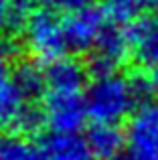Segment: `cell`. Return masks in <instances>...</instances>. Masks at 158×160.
Returning <instances> with one entry per match:
<instances>
[{
  "label": "cell",
  "instance_id": "7",
  "mask_svg": "<svg viewBox=\"0 0 158 160\" xmlns=\"http://www.w3.org/2000/svg\"><path fill=\"white\" fill-rule=\"evenodd\" d=\"M132 57V47L128 39V31L118 24L106 27L99 41L95 43L89 57V71L93 75H107L120 71Z\"/></svg>",
  "mask_w": 158,
  "mask_h": 160
},
{
  "label": "cell",
  "instance_id": "6",
  "mask_svg": "<svg viewBox=\"0 0 158 160\" xmlns=\"http://www.w3.org/2000/svg\"><path fill=\"white\" fill-rule=\"evenodd\" d=\"M45 126L41 109L31 106V99L14 85L8 83L0 89V130L31 134Z\"/></svg>",
  "mask_w": 158,
  "mask_h": 160
},
{
  "label": "cell",
  "instance_id": "15",
  "mask_svg": "<svg viewBox=\"0 0 158 160\" xmlns=\"http://www.w3.org/2000/svg\"><path fill=\"white\" fill-rule=\"evenodd\" d=\"M37 10V0H12L10 2V31H22L27 20Z\"/></svg>",
  "mask_w": 158,
  "mask_h": 160
},
{
  "label": "cell",
  "instance_id": "17",
  "mask_svg": "<svg viewBox=\"0 0 158 160\" xmlns=\"http://www.w3.org/2000/svg\"><path fill=\"white\" fill-rule=\"evenodd\" d=\"M41 4H45L47 8H53V10H79V8H87V6H95L97 0H39Z\"/></svg>",
  "mask_w": 158,
  "mask_h": 160
},
{
  "label": "cell",
  "instance_id": "14",
  "mask_svg": "<svg viewBox=\"0 0 158 160\" xmlns=\"http://www.w3.org/2000/svg\"><path fill=\"white\" fill-rule=\"evenodd\" d=\"M146 4L142 0H103V12H106L107 22L128 27L132 20H136L142 14V8Z\"/></svg>",
  "mask_w": 158,
  "mask_h": 160
},
{
  "label": "cell",
  "instance_id": "11",
  "mask_svg": "<svg viewBox=\"0 0 158 160\" xmlns=\"http://www.w3.org/2000/svg\"><path fill=\"white\" fill-rule=\"evenodd\" d=\"M43 150L47 160H95L87 146V140L77 132H53L51 136L45 138Z\"/></svg>",
  "mask_w": 158,
  "mask_h": 160
},
{
  "label": "cell",
  "instance_id": "4",
  "mask_svg": "<svg viewBox=\"0 0 158 160\" xmlns=\"http://www.w3.org/2000/svg\"><path fill=\"white\" fill-rule=\"evenodd\" d=\"M43 122L51 132L75 134L83 128L87 116L83 93H61V91H45L43 95Z\"/></svg>",
  "mask_w": 158,
  "mask_h": 160
},
{
  "label": "cell",
  "instance_id": "10",
  "mask_svg": "<svg viewBox=\"0 0 158 160\" xmlns=\"http://www.w3.org/2000/svg\"><path fill=\"white\" fill-rule=\"evenodd\" d=\"M85 140L95 160H120L128 148V136L120 124L93 122L85 134Z\"/></svg>",
  "mask_w": 158,
  "mask_h": 160
},
{
  "label": "cell",
  "instance_id": "3",
  "mask_svg": "<svg viewBox=\"0 0 158 160\" xmlns=\"http://www.w3.org/2000/svg\"><path fill=\"white\" fill-rule=\"evenodd\" d=\"M128 148L122 160H158V98L142 102L126 128Z\"/></svg>",
  "mask_w": 158,
  "mask_h": 160
},
{
  "label": "cell",
  "instance_id": "19",
  "mask_svg": "<svg viewBox=\"0 0 158 160\" xmlns=\"http://www.w3.org/2000/svg\"><path fill=\"white\" fill-rule=\"evenodd\" d=\"M10 2L12 0H0V37L10 31Z\"/></svg>",
  "mask_w": 158,
  "mask_h": 160
},
{
  "label": "cell",
  "instance_id": "20",
  "mask_svg": "<svg viewBox=\"0 0 158 160\" xmlns=\"http://www.w3.org/2000/svg\"><path fill=\"white\" fill-rule=\"evenodd\" d=\"M142 2L146 4V6H150L154 12H158V0H142Z\"/></svg>",
  "mask_w": 158,
  "mask_h": 160
},
{
  "label": "cell",
  "instance_id": "2",
  "mask_svg": "<svg viewBox=\"0 0 158 160\" xmlns=\"http://www.w3.org/2000/svg\"><path fill=\"white\" fill-rule=\"evenodd\" d=\"M22 45L31 57L39 63H51L53 59L65 55L67 39H65L63 20L55 14L53 8H37L32 16L20 31Z\"/></svg>",
  "mask_w": 158,
  "mask_h": 160
},
{
  "label": "cell",
  "instance_id": "9",
  "mask_svg": "<svg viewBox=\"0 0 158 160\" xmlns=\"http://www.w3.org/2000/svg\"><path fill=\"white\" fill-rule=\"evenodd\" d=\"M87 73L89 67H85L79 59L71 55H61L47 63L45 77H47L49 91H61V93H85L87 87Z\"/></svg>",
  "mask_w": 158,
  "mask_h": 160
},
{
  "label": "cell",
  "instance_id": "13",
  "mask_svg": "<svg viewBox=\"0 0 158 160\" xmlns=\"http://www.w3.org/2000/svg\"><path fill=\"white\" fill-rule=\"evenodd\" d=\"M12 83L27 95L28 99L41 98L47 91L45 69L39 67V61H22L12 69Z\"/></svg>",
  "mask_w": 158,
  "mask_h": 160
},
{
  "label": "cell",
  "instance_id": "12",
  "mask_svg": "<svg viewBox=\"0 0 158 160\" xmlns=\"http://www.w3.org/2000/svg\"><path fill=\"white\" fill-rule=\"evenodd\" d=\"M0 160H47L43 144H37L28 134L0 130Z\"/></svg>",
  "mask_w": 158,
  "mask_h": 160
},
{
  "label": "cell",
  "instance_id": "8",
  "mask_svg": "<svg viewBox=\"0 0 158 160\" xmlns=\"http://www.w3.org/2000/svg\"><path fill=\"white\" fill-rule=\"evenodd\" d=\"M132 47V59L142 67L158 63V12L140 14L126 27Z\"/></svg>",
  "mask_w": 158,
  "mask_h": 160
},
{
  "label": "cell",
  "instance_id": "16",
  "mask_svg": "<svg viewBox=\"0 0 158 160\" xmlns=\"http://www.w3.org/2000/svg\"><path fill=\"white\" fill-rule=\"evenodd\" d=\"M16 53V45L8 37H0V89L12 83V69H10V57Z\"/></svg>",
  "mask_w": 158,
  "mask_h": 160
},
{
  "label": "cell",
  "instance_id": "1",
  "mask_svg": "<svg viewBox=\"0 0 158 160\" xmlns=\"http://www.w3.org/2000/svg\"><path fill=\"white\" fill-rule=\"evenodd\" d=\"M87 116L93 122L120 124L130 118L136 108L150 98L144 75L128 77L120 71L107 75H95V79L85 87Z\"/></svg>",
  "mask_w": 158,
  "mask_h": 160
},
{
  "label": "cell",
  "instance_id": "18",
  "mask_svg": "<svg viewBox=\"0 0 158 160\" xmlns=\"http://www.w3.org/2000/svg\"><path fill=\"white\" fill-rule=\"evenodd\" d=\"M144 81H146V87H148L150 98H158V63H154L152 67H146Z\"/></svg>",
  "mask_w": 158,
  "mask_h": 160
},
{
  "label": "cell",
  "instance_id": "5",
  "mask_svg": "<svg viewBox=\"0 0 158 160\" xmlns=\"http://www.w3.org/2000/svg\"><path fill=\"white\" fill-rule=\"evenodd\" d=\"M107 27V18L103 8L97 6H87L79 10L67 12L63 18L65 28V39L67 47L73 53H91L95 43L99 41L101 32Z\"/></svg>",
  "mask_w": 158,
  "mask_h": 160
}]
</instances>
